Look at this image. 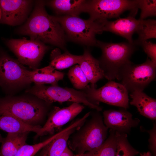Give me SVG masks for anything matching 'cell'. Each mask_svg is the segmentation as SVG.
I'll return each instance as SVG.
<instances>
[{
	"mask_svg": "<svg viewBox=\"0 0 156 156\" xmlns=\"http://www.w3.org/2000/svg\"><path fill=\"white\" fill-rule=\"evenodd\" d=\"M34 10L24 24L18 29L20 34L30 37V39L65 49L66 38L59 23L49 15L45 8V1H36Z\"/></svg>",
	"mask_w": 156,
	"mask_h": 156,
	"instance_id": "obj_1",
	"label": "cell"
},
{
	"mask_svg": "<svg viewBox=\"0 0 156 156\" xmlns=\"http://www.w3.org/2000/svg\"><path fill=\"white\" fill-rule=\"evenodd\" d=\"M51 105L29 94L9 95L0 99V116L8 114L28 124L40 126Z\"/></svg>",
	"mask_w": 156,
	"mask_h": 156,
	"instance_id": "obj_2",
	"label": "cell"
},
{
	"mask_svg": "<svg viewBox=\"0 0 156 156\" xmlns=\"http://www.w3.org/2000/svg\"><path fill=\"white\" fill-rule=\"evenodd\" d=\"M99 112H91V118L87 119L69 137L68 146L77 154L99 148L107 138L108 128L104 124Z\"/></svg>",
	"mask_w": 156,
	"mask_h": 156,
	"instance_id": "obj_3",
	"label": "cell"
},
{
	"mask_svg": "<svg viewBox=\"0 0 156 156\" xmlns=\"http://www.w3.org/2000/svg\"><path fill=\"white\" fill-rule=\"evenodd\" d=\"M102 51L98 59L105 78L109 81L117 79L122 69L131 63L130 58L137 50L134 44L126 42L107 43L97 40V45Z\"/></svg>",
	"mask_w": 156,
	"mask_h": 156,
	"instance_id": "obj_4",
	"label": "cell"
},
{
	"mask_svg": "<svg viewBox=\"0 0 156 156\" xmlns=\"http://www.w3.org/2000/svg\"><path fill=\"white\" fill-rule=\"evenodd\" d=\"M53 16L62 27L66 39L83 45L96 46V35L102 32L98 21L82 19L79 16Z\"/></svg>",
	"mask_w": 156,
	"mask_h": 156,
	"instance_id": "obj_5",
	"label": "cell"
},
{
	"mask_svg": "<svg viewBox=\"0 0 156 156\" xmlns=\"http://www.w3.org/2000/svg\"><path fill=\"white\" fill-rule=\"evenodd\" d=\"M25 92L34 95L51 104L55 102H69L82 103L99 112L102 109L99 105L90 101L84 92L72 88L62 87L58 85L47 86L44 84H35L27 89Z\"/></svg>",
	"mask_w": 156,
	"mask_h": 156,
	"instance_id": "obj_6",
	"label": "cell"
},
{
	"mask_svg": "<svg viewBox=\"0 0 156 156\" xmlns=\"http://www.w3.org/2000/svg\"><path fill=\"white\" fill-rule=\"evenodd\" d=\"M30 71L17 60L5 52H0V86L10 95H13L31 83Z\"/></svg>",
	"mask_w": 156,
	"mask_h": 156,
	"instance_id": "obj_7",
	"label": "cell"
},
{
	"mask_svg": "<svg viewBox=\"0 0 156 156\" xmlns=\"http://www.w3.org/2000/svg\"><path fill=\"white\" fill-rule=\"evenodd\" d=\"M156 63L148 58L144 63L135 64L132 62L120 72L117 80L128 92L143 91L155 78Z\"/></svg>",
	"mask_w": 156,
	"mask_h": 156,
	"instance_id": "obj_8",
	"label": "cell"
},
{
	"mask_svg": "<svg viewBox=\"0 0 156 156\" xmlns=\"http://www.w3.org/2000/svg\"><path fill=\"white\" fill-rule=\"evenodd\" d=\"M138 9V0H91L87 1L85 12L95 21L119 18L127 10L136 15Z\"/></svg>",
	"mask_w": 156,
	"mask_h": 156,
	"instance_id": "obj_9",
	"label": "cell"
},
{
	"mask_svg": "<svg viewBox=\"0 0 156 156\" xmlns=\"http://www.w3.org/2000/svg\"><path fill=\"white\" fill-rule=\"evenodd\" d=\"M10 49L23 65L33 70L37 68L49 47L37 40L12 39L6 42Z\"/></svg>",
	"mask_w": 156,
	"mask_h": 156,
	"instance_id": "obj_10",
	"label": "cell"
},
{
	"mask_svg": "<svg viewBox=\"0 0 156 156\" xmlns=\"http://www.w3.org/2000/svg\"><path fill=\"white\" fill-rule=\"evenodd\" d=\"M96 86V85H88L82 90L92 102L98 105L102 102L125 109L129 108L128 92L120 83L109 81L99 88Z\"/></svg>",
	"mask_w": 156,
	"mask_h": 156,
	"instance_id": "obj_11",
	"label": "cell"
},
{
	"mask_svg": "<svg viewBox=\"0 0 156 156\" xmlns=\"http://www.w3.org/2000/svg\"><path fill=\"white\" fill-rule=\"evenodd\" d=\"M84 108L83 105L77 103H73L62 108L53 107L36 137L48 134L53 135L55 131H60L64 125L73 119Z\"/></svg>",
	"mask_w": 156,
	"mask_h": 156,
	"instance_id": "obj_12",
	"label": "cell"
},
{
	"mask_svg": "<svg viewBox=\"0 0 156 156\" xmlns=\"http://www.w3.org/2000/svg\"><path fill=\"white\" fill-rule=\"evenodd\" d=\"M34 1L0 0L1 17L0 23L14 26L27 21Z\"/></svg>",
	"mask_w": 156,
	"mask_h": 156,
	"instance_id": "obj_13",
	"label": "cell"
},
{
	"mask_svg": "<svg viewBox=\"0 0 156 156\" xmlns=\"http://www.w3.org/2000/svg\"><path fill=\"white\" fill-rule=\"evenodd\" d=\"M103 115L105 125L108 129L121 133H129L132 128L137 127L140 122L138 118L133 119L132 114L124 108L105 110Z\"/></svg>",
	"mask_w": 156,
	"mask_h": 156,
	"instance_id": "obj_14",
	"label": "cell"
},
{
	"mask_svg": "<svg viewBox=\"0 0 156 156\" xmlns=\"http://www.w3.org/2000/svg\"><path fill=\"white\" fill-rule=\"evenodd\" d=\"M129 14L127 17L119 18L114 21L108 20L97 21L100 23L102 32H110L126 39L128 42L133 43L132 36L137 30L140 19Z\"/></svg>",
	"mask_w": 156,
	"mask_h": 156,
	"instance_id": "obj_15",
	"label": "cell"
},
{
	"mask_svg": "<svg viewBox=\"0 0 156 156\" xmlns=\"http://www.w3.org/2000/svg\"><path fill=\"white\" fill-rule=\"evenodd\" d=\"M90 115L87 113L83 116L71 123L70 127L63 133L44 146L39 156H60L68 146V142L71 135L80 127Z\"/></svg>",
	"mask_w": 156,
	"mask_h": 156,
	"instance_id": "obj_16",
	"label": "cell"
},
{
	"mask_svg": "<svg viewBox=\"0 0 156 156\" xmlns=\"http://www.w3.org/2000/svg\"><path fill=\"white\" fill-rule=\"evenodd\" d=\"M87 0H53L45 1L49 6L58 15L78 16L86 12Z\"/></svg>",
	"mask_w": 156,
	"mask_h": 156,
	"instance_id": "obj_17",
	"label": "cell"
},
{
	"mask_svg": "<svg viewBox=\"0 0 156 156\" xmlns=\"http://www.w3.org/2000/svg\"><path fill=\"white\" fill-rule=\"evenodd\" d=\"M78 65L91 84L96 85L97 81L105 78L98 60L92 56L88 49H85Z\"/></svg>",
	"mask_w": 156,
	"mask_h": 156,
	"instance_id": "obj_18",
	"label": "cell"
},
{
	"mask_svg": "<svg viewBox=\"0 0 156 156\" xmlns=\"http://www.w3.org/2000/svg\"><path fill=\"white\" fill-rule=\"evenodd\" d=\"M130 102L135 106L140 114L152 120L156 119V100L150 97L143 91H134L131 92Z\"/></svg>",
	"mask_w": 156,
	"mask_h": 156,
	"instance_id": "obj_19",
	"label": "cell"
},
{
	"mask_svg": "<svg viewBox=\"0 0 156 156\" xmlns=\"http://www.w3.org/2000/svg\"><path fill=\"white\" fill-rule=\"evenodd\" d=\"M64 73L54 69L49 65L40 68L30 71L29 79L31 83L35 84H50L52 86L58 85V82L62 80Z\"/></svg>",
	"mask_w": 156,
	"mask_h": 156,
	"instance_id": "obj_20",
	"label": "cell"
},
{
	"mask_svg": "<svg viewBox=\"0 0 156 156\" xmlns=\"http://www.w3.org/2000/svg\"><path fill=\"white\" fill-rule=\"evenodd\" d=\"M42 126L26 124L16 118L8 114L0 116V129L10 133L33 132L37 135Z\"/></svg>",
	"mask_w": 156,
	"mask_h": 156,
	"instance_id": "obj_21",
	"label": "cell"
},
{
	"mask_svg": "<svg viewBox=\"0 0 156 156\" xmlns=\"http://www.w3.org/2000/svg\"><path fill=\"white\" fill-rule=\"evenodd\" d=\"M28 133H8L1 142L0 156H14L20 148L25 144Z\"/></svg>",
	"mask_w": 156,
	"mask_h": 156,
	"instance_id": "obj_22",
	"label": "cell"
},
{
	"mask_svg": "<svg viewBox=\"0 0 156 156\" xmlns=\"http://www.w3.org/2000/svg\"><path fill=\"white\" fill-rule=\"evenodd\" d=\"M82 57V55H74L67 51L61 54L60 50L56 48L51 53V61L49 65L56 70L65 69L75 64H78Z\"/></svg>",
	"mask_w": 156,
	"mask_h": 156,
	"instance_id": "obj_23",
	"label": "cell"
},
{
	"mask_svg": "<svg viewBox=\"0 0 156 156\" xmlns=\"http://www.w3.org/2000/svg\"><path fill=\"white\" fill-rule=\"evenodd\" d=\"M140 20L136 32L138 37L133 41L136 46L140 45L149 39L156 38V20L153 19Z\"/></svg>",
	"mask_w": 156,
	"mask_h": 156,
	"instance_id": "obj_24",
	"label": "cell"
},
{
	"mask_svg": "<svg viewBox=\"0 0 156 156\" xmlns=\"http://www.w3.org/2000/svg\"><path fill=\"white\" fill-rule=\"evenodd\" d=\"M109 137L96 150L95 156H115L117 145V132L110 129Z\"/></svg>",
	"mask_w": 156,
	"mask_h": 156,
	"instance_id": "obj_25",
	"label": "cell"
},
{
	"mask_svg": "<svg viewBox=\"0 0 156 156\" xmlns=\"http://www.w3.org/2000/svg\"><path fill=\"white\" fill-rule=\"evenodd\" d=\"M67 75L74 87L77 90H83L88 85L89 82L78 65L72 66L69 70Z\"/></svg>",
	"mask_w": 156,
	"mask_h": 156,
	"instance_id": "obj_26",
	"label": "cell"
},
{
	"mask_svg": "<svg viewBox=\"0 0 156 156\" xmlns=\"http://www.w3.org/2000/svg\"><path fill=\"white\" fill-rule=\"evenodd\" d=\"M117 133V145L115 156H135L139 153L128 142L126 133L118 132Z\"/></svg>",
	"mask_w": 156,
	"mask_h": 156,
	"instance_id": "obj_27",
	"label": "cell"
},
{
	"mask_svg": "<svg viewBox=\"0 0 156 156\" xmlns=\"http://www.w3.org/2000/svg\"><path fill=\"white\" fill-rule=\"evenodd\" d=\"M62 131H60L39 143L30 145L25 144L21 147L14 156H34L44 146L53 139L61 135Z\"/></svg>",
	"mask_w": 156,
	"mask_h": 156,
	"instance_id": "obj_28",
	"label": "cell"
},
{
	"mask_svg": "<svg viewBox=\"0 0 156 156\" xmlns=\"http://www.w3.org/2000/svg\"><path fill=\"white\" fill-rule=\"evenodd\" d=\"M138 7L141 11L140 19L156 16V0H138Z\"/></svg>",
	"mask_w": 156,
	"mask_h": 156,
	"instance_id": "obj_29",
	"label": "cell"
},
{
	"mask_svg": "<svg viewBox=\"0 0 156 156\" xmlns=\"http://www.w3.org/2000/svg\"><path fill=\"white\" fill-rule=\"evenodd\" d=\"M148 58L156 63V44L150 41H146L140 45Z\"/></svg>",
	"mask_w": 156,
	"mask_h": 156,
	"instance_id": "obj_30",
	"label": "cell"
},
{
	"mask_svg": "<svg viewBox=\"0 0 156 156\" xmlns=\"http://www.w3.org/2000/svg\"><path fill=\"white\" fill-rule=\"evenodd\" d=\"M149 133V138L148 140L149 148L154 156L156 155V127L155 124H154L153 128L147 131Z\"/></svg>",
	"mask_w": 156,
	"mask_h": 156,
	"instance_id": "obj_31",
	"label": "cell"
},
{
	"mask_svg": "<svg viewBox=\"0 0 156 156\" xmlns=\"http://www.w3.org/2000/svg\"><path fill=\"white\" fill-rule=\"evenodd\" d=\"M97 148L84 153L76 154L74 156H95Z\"/></svg>",
	"mask_w": 156,
	"mask_h": 156,
	"instance_id": "obj_32",
	"label": "cell"
},
{
	"mask_svg": "<svg viewBox=\"0 0 156 156\" xmlns=\"http://www.w3.org/2000/svg\"><path fill=\"white\" fill-rule=\"evenodd\" d=\"M75 154L68 146L60 156H74Z\"/></svg>",
	"mask_w": 156,
	"mask_h": 156,
	"instance_id": "obj_33",
	"label": "cell"
},
{
	"mask_svg": "<svg viewBox=\"0 0 156 156\" xmlns=\"http://www.w3.org/2000/svg\"><path fill=\"white\" fill-rule=\"evenodd\" d=\"M140 156H152L151 153L149 151L140 153Z\"/></svg>",
	"mask_w": 156,
	"mask_h": 156,
	"instance_id": "obj_34",
	"label": "cell"
},
{
	"mask_svg": "<svg viewBox=\"0 0 156 156\" xmlns=\"http://www.w3.org/2000/svg\"><path fill=\"white\" fill-rule=\"evenodd\" d=\"M3 138H2L1 135L0 134V142H2L3 140Z\"/></svg>",
	"mask_w": 156,
	"mask_h": 156,
	"instance_id": "obj_35",
	"label": "cell"
},
{
	"mask_svg": "<svg viewBox=\"0 0 156 156\" xmlns=\"http://www.w3.org/2000/svg\"><path fill=\"white\" fill-rule=\"evenodd\" d=\"M1 10L0 7V21L1 19Z\"/></svg>",
	"mask_w": 156,
	"mask_h": 156,
	"instance_id": "obj_36",
	"label": "cell"
}]
</instances>
